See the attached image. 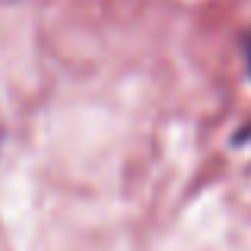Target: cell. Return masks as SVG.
Instances as JSON below:
<instances>
[{
    "label": "cell",
    "instance_id": "1",
    "mask_svg": "<svg viewBox=\"0 0 251 251\" xmlns=\"http://www.w3.org/2000/svg\"><path fill=\"white\" fill-rule=\"evenodd\" d=\"M0 140H3V127H0Z\"/></svg>",
    "mask_w": 251,
    "mask_h": 251
},
{
    "label": "cell",
    "instance_id": "2",
    "mask_svg": "<svg viewBox=\"0 0 251 251\" xmlns=\"http://www.w3.org/2000/svg\"><path fill=\"white\" fill-rule=\"evenodd\" d=\"M248 61H251V48H248Z\"/></svg>",
    "mask_w": 251,
    "mask_h": 251
}]
</instances>
